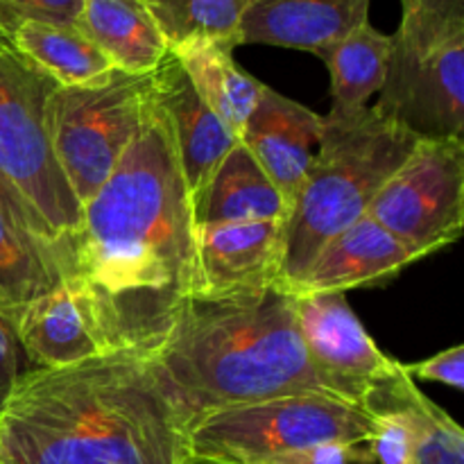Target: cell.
<instances>
[{"instance_id":"obj_22","label":"cell","mask_w":464,"mask_h":464,"mask_svg":"<svg viewBox=\"0 0 464 464\" xmlns=\"http://www.w3.org/2000/svg\"><path fill=\"white\" fill-rule=\"evenodd\" d=\"M68 263L50 245L32 238L0 211V315L16 324L30 302L63 284Z\"/></svg>"},{"instance_id":"obj_27","label":"cell","mask_w":464,"mask_h":464,"mask_svg":"<svg viewBox=\"0 0 464 464\" xmlns=\"http://www.w3.org/2000/svg\"><path fill=\"white\" fill-rule=\"evenodd\" d=\"M0 211L5 213V218H7L12 225H16L18 229L25 231L27 236H32V238L41 240V243H45V245H50V247L57 249V252L66 258L68 272H71V256H68L66 247H63V245L54 238L53 231H50L48 227H45V222L36 216L34 208H32L30 204H27L25 199L16 193V188H14V186H9L3 177H0Z\"/></svg>"},{"instance_id":"obj_1","label":"cell","mask_w":464,"mask_h":464,"mask_svg":"<svg viewBox=\"0 0 464 464\" xmlns=\"http://www.w3.org/2000/svg\"><path fill=\"white\" fill-rule=\"evenodd\" d=\"M193 202L166 113L150 116L82 207L71 281L109 352L152 353L198 285Z\"/></svg>"},{"instance_id":"obj_14","label":"cell","mask_w":464,"mask_h":464,"mask_svg":"<svg viewBox=\"0 0 464 464\" xmlns=\"http://www.w3.org/2000/svg\"><path fill=\"white\" fill-rule=\"evenodd\" d=\"M154 100L166 113L190 202L199 198L218 163L238 143L229 125L204 104L172 54L154 71Z\"/></svg>"},{"instance_id":"obj_23","label":"cell","mask_w":464,"mask_h":464,"mask_svg":"<svg viewBox=\"0 0 464 464\" xmlns=\"http://www.w3.org/2000/svg\"><path fill=\"white\" fill-rule=\"evenodd\" d=\"M392 34H383L362 21L343 39L322 48L315 57L324 62L331 77V98L335 109H362L379 95L388 72Z\"/></svg>"},{"instance_id":"obj_20","label":"cell","mask_w":464,"mask_h":464,"mask_svg":"<svg viewBox=\"0 0 464 464\" xmlns=\"http://www.w3.org/2000/svg\"><path fill=\"white\" fill-rule=\"evenodd\" d=\"M365 408L392 411L406 421L412 433L415 464H464L462 426L430 401L406 372L372 390Z\"/></svg>"},{"instance_id":"obj_16","label":"cell","mask_w":464,"mask_h":464,"mask_svg":"<svg viewBox=\"0 0 464 464\" xmlns=\"http://www.w3.org/2000/svg\"><path fill=\"white\" fill-rule=\"evenodd\" d=\"M14 334L21 352L39 370L75 365L109 352L84 299L66 279L23 308Z\"/></svg>"},{"instance_id":"obj_24","label":"cell","mask_w":464,"mask_h":464,"mask_svg":"<svg viewBox=\"0 0 464 464\" xmlns=\"http://www.w3.org/2000/svg\"><path fill=\"white\" fill-rule=\"evenodd\" d=\"M168 48L213 41L236 50L247 0H145Z\"/></svg>"},{"instance_id":"obj_26","label":"cell","mask_w":464,"mask_h":464,"mask_svg":"<svg viewBox=\"0 0 464 464\" xmlns=\"http://www.w3.org/2000/svg\"><path fill=\"white\" fill-rule=\"evenodd\" d=\"M84 0H0V16L12 32L23 21H48L75 25Z\"/></svg>"},{"instance_id":"obj_19","label":"cell","mask_w":464,"mask_h":464,"mask_svg":"<svg viewBox=\"0 0 464 464\" xmlns=\"http://www.w3.org/2000/svg\"><path fill=\"white\" fill-rule=\"evenodd\" d=\"M170 54L179 62L195 93L238 136L266 84L236 63L234 50L213 41H188L172 48Z\"/></svg>"},{"instance_id":"obj_9","label":"cell","mask_w":464,"mask_h":464,"mask_svg":"<svg viewBox=\"0 0 464 464\" xmlns=\"http://www.w3.org/2000/svg\"><path fill=\"white\" fill-rule=\"evenodd\" d=\"M367 216L421 258L464 229V139H420L381 186Z\"/></svg>"},{"instance_id":"obj_4","label":"cell","mask_w":464,"mask_h":464,"mask_svg":"<svg viewBox=\"0 0 464 464\" xmlns=\"http://www.w3.org/2000/svg\"><path fill=\"white\" fill-rule=\"evenodd\" d=\"M417 140L372 107H331L322 116L317 152L285 222L281 284L297 281L331 238L367 216Z\"/></svg>"},{"instance_id":"obj_6","label":"cell","mask_w":464,"mask_h":464,"mask_svg":"<svg viewBox=\"0 0 464 464\" xmlns=\"http://www.w3.org/2000/svg\"><path fill=\"white\" fill-rule=\"evenodd\" d=\"M372 109L417 139H464V12L401 14Z\"/></svg>"},{"instance_id":"obj_5","label":"cell","mask_w":464,"mask_h":464,"mask_svg":"<svg viewBox=\"0 0 464 464\" xmlns=\"http://www.w3.org/2000/svg\"><path fill=\"white\" fill-rule=\"evenodd\" d=\"M370 411L324 394H288L225 408L186 426V464H266L324 442L370 444Z\"/></svg>"},{"instance_id":"obj_3","label":"cell","mask_w":464,"mask_h":464,"mask_svg":"<svg viewBox=\"0 0 464 464\" xmlns=\"http://www.w3.org/2000/svg\"><path fill=\"white\" fill-rule=\"evenodd\" d=\"M148 358L186 426L225 408L288 394L347 401L308 358L295 295L281 281L258 293L188 297Z\"/></svg>"},{"instance_id":"obj_11","label":"cell","mask_w":464,"mask_h":464,"mask_svg":"<svg viewBox=\"0 0 464 464\" xmlns=\"http://www.w3.org/2000/svg\"><path fill=\"white\" fill-rule=\"evenodd\" d=\"M285 222H216L199 225L198 285L193 297L258 293L281 281Z\"/></svg>"},{"instance_id":"obj_8","label":"cell","mask_w":464,"mask_h":464,"mask_svg":"<svg viewBox=\"0 0 464 464\" xmlns=\"http://www.w3.org/2000/svg\"><path fill=\"white\" fill-rule=\"evenodd\" d=\"M54 86L12 44L0 41V177L34 208L71 256L82 207L50 143L45 104Z\"/></svg>"},{"instance_id":"obj_17","label":"cell","mask_w":464,"mask_h":464,"mask_svg":"<svg viewBox=\"0 0 464 464\" xmlns=\"http://www.w3.org/2000/svg\"><path fill=\"white\" fill-rule=\"evenodd\" d=\"M75 25L116 71L143 75L170 54L145 0H84Z\"/></svg>"},{"instance_id":"obj_2","label":"cell","mask_w":464,"mask_h":464,"mask_svg":"<svg viewBox=\"0 0 464 464\" xmlns=\"http://www.w3.org/2000/svg\"><path fill=\"white\" fill-rule=\"evenodd\" d=\"M186 456L184 420L136 349L32 367L0 412V464H186Z\"/></svg>"},{"instance_id":"obj_13","label":"cell","mask_w":464,"mask_h":464,"mask_svg":"<svg viewBox=\"0 0 464 464\" xmlns=\"http://www.w3.org/2000/svg\"><path fill=\"white\" fill-rule=\"evenodd\" d=\"M420 258L379 222L362 216L331 238L297 281L284 285L293 295H347L349 290L390 284Z\"/></svg>"},{"instance_id":"obj_30","label":"cell","mask_w":464,"mask_h":464,"mask_svg":"<svg viewBox=\"0 0 464 464\" xmlns=\"http://www.w3.org/2000/svg\"><path fill=\"white\" fill-rule=\"evenodd\" d=\"M21 374V344L14 334V326L0 315V412Z\"/></svg>"},{"instance_id":"obj_10","label":"cell","mask_w":464,"mask_h":464,"mask_svg":"<svg viewBox=\"0 0 464 464\" xmlns=\"http://www.w3.org/2000/svg\"><path fill=\"white\" fill-rule=\"evenodd\" d=\"M295 317L311 362L347 401L365 408L372 390L403 374V362L381 352L347 295H295Z\"/></svg>"},{"instance_id":"obj_31","label":"cell","mask_w":464,"mask_h":464,"mask_svg":"<svg viewBox=\"0 0 464 464\" xmlns=\"http://www.w3.org/2000/svg\"><path fill=\"white\" fill-rule=\"evenodd\" d=\"M464 12V0H401V12Z\"/></svg>"},{"instance_id":"obj_28","label":"cell","mask_w":464,"mask_h":464,"mask_svg":"<svg viewBox=\"0 0 464 464\" xmlns=\"http://www.w3.org/2000/svg\"><path fill=\"white\" fill-rule=\"evenodd\" d=\"M403 372L412 381H429V383H442L453 390H464V344H456L426 361L403 365Z\"/></svg>"},{"instance_id":"obj_21","label":"cell","mask_w":464,"mask_h":464,"mask_svg":"<svg viewBox=\"0 0 464 464\" xmlns=\"http://www.w3.org/2000/svg\"><path fill=\"white\" fill-rule=\"evenodd\" d=\"M12 45L30 66L57 86L89 84L116 71L80 27L66 23H18Z\"/></svg>"},{"instance_id":"obj_7","label":"cell","mask_w":464,"mask_h":464,"mask_svg":"<svg viewBox=\"0 0 464 464\" xmlns=\"http://www.w3.org/2000/svg\"><path fill=\"white\" fill-rule=\"evenodd\" d=\"M154 71H111L82 86H54L45 104L48 134L72 195L84 207L116 170L150 116Z\"/></svg>"},{"instance_id":"obj_25","label":"cell","mask_w":464,"mask_h":464,"mask_svg":"<svg viewBox=\"0 0 464 464\" xmlns=\"http://www.w3.org/2000/svg\"><path fill=\"white\" fill-rule=\"evenodd\" d=\"M374 430L370 438V453L374 464H415L412 433L406 421L392 411H370Z\"/></svg>"},{"instance_id":"obj_15","label":"cell","mask_w":464,"mask_h":464,"mask_svg":"<svg viewBox=\"0 0 464 464\" xmlns=\"http://www.w3.org/2000/svg\"><path fill=\"white\" fill-rule=\"evenodd\" d=\"M372 0H247L240 45H276L317 54L370 18Z\"/></svg>"},{"instance_id":"obj_12","label":"cell","mask_w":464,"mask_h":464,"mask_svg":"<svg viewBox=\"0 0 464 464\" xmlns=\"http://www.w3.org/2000/svg\"><path fill=\"white\" fill-rule=\"evenodd\" d=\"M320 134V113L285 98L267 84L263 86L252 116L240 130L238 140L279 190L288 211H293L306 179Z\"/></svg>"},{"instance_id":"obj_18","label":"cell","mask_w":464,"mask_h":464,"mask_svg":"<svg viewBox=\"0 0 464 464\" xmlns=\"http://www.w3.org/2000/svg\"><path fill=\"white\" fill-rule=\"evenodd\" d=\"M195 225L216 222H288L284 198L243 143H236L218 163L193 204Z\"/></svg>"},{"instance_id":"obj_29","label":"cell","mask_w":464,"mask_h":464,"mask_svg":"<svg viewBox=\"0 0 464 464\" xmlns=\"http://www.w3.org/2000/svg\"><path fill=\"white\" fill-rule=\"evenodd\" d=\"M266 464H372V453L367 444L324 442L284 453Z\"/></svg>"},{"instance_id":"obj_32","label":"cell","mask_w":464,"mask_h":464,"mask_svg":"<svg viewBox=\"0 0 464 464\" xmlns=\"http://www.w3.org/2000/svg\"><path fill=\"white\" fill-rule=\"evenodd\" d=\"M12 27L7 25V21H5L3 16H0V41H3V44H12Z\"/></svg>"}]
</instances>
